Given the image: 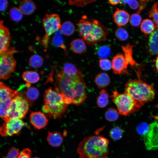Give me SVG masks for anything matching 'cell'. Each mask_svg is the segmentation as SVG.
<instances>
[{
    "label": "cell",
    "instance_id": "5",
    "mask_svg": "<svg viewBox=\"0 0 158 158\" xmlns=\"http://www.w3.org/2000/svg\"><path fill=\"white\" fill-rule=\"evenodd\" d=\"M128 80L125 85V92L143 104L153 100L155 95L153 86L147 83L139 78Z\"/></svg>",
    "mask_w": 158,
    "mask_h": 158
},
{
    "label": "cell",
    "instance_id": "28",
    "mask_svg": "<svg viewBox=\"0 0 158 158\" xmlns=\"http://www.w3.org/2000/svg\"><path fill=\"white\" fill-rule=\"evenodd\" d=\"M109 97L107 91L104 89L102 90L97 99V103L98 107L101 108L106 107L109 103Z\"/></svg>",
    "mask_w": 158,
    "mask_h": 158
},
{
    "label": "cell",
    "instance_id": "35",
    "mask_svg": "<svg viewBox=\"0 0 158 158\" xmlns=\"http://www.w3.org/2000/svg\"><path fill=\"white\" fill-rule=\"evenodd\" d=\"M123 131L119 127L115 126L110 130L109 135L111 139L116 140L120 139L123 136Z\"/></svg>",
    "mask_w": 158,
    "mask_h": 158
},
{
    "label": "cell",
    "instance_id": "24",
    "mask_svg": "<svg viewBox=\"0 0 158 158\" xmlns=\"http://www.w3.org/2000/svg\"><path fill=\"white\" fill-rule=\"evenodd\" d=\"M62 34L61 30H59L56 31L52 38V42L55 47H59L63 49L65 54L66 55H67V48L64 43Z\"/></svg>",
    "mask_w": 158,
    "mask_h": 158
},
{
    "label": "cell",
    "instance_id": "10",
    "mask_svg": "<svg viewBox=\"0 0 158 158\" xmlns=\"http://www.w3.org/2000/svg\"><path fill=\"white\" fill-rule=\"evenodd\" d=\"M146 149L149 150H158V122H152L149 125L148 129L143 135Z\"/></svg>",
    "mask_w": 158,
    "mask_h": 158
},
{
    "label": "cell",
    "instance_id": "41",
    "mask_svg": "<svg viewBox=\"0 0 158 158\" xmlns=\"http://www.w3.org/2000/svg\"><path fill=\"white\" fill-rule=\"evenodd\" d=\"M19 154L18 149L12 147L9 150L5 158H18Z\"/></svg>",
    "mask_w": 158,
    "mask_h": 158
},
{
    "label": "cell",
    "instance_id": "8",
    "mask_svg": "<svg viewBox=\"0 0 158 158\" xmlns=\"http://www.w3.org/2000/svg\"><path fill=\"white\" fill-rule=\"evenodd\" d=\"M30 102L28 99L20 95L14 98L12 101L9 112L3 119L5 122L13 118H24L28 111Z\"/></svg>",
    "mask_w": 158,
    "mask_h": 158
},
{
    "label": "cell",
    "instance_id": "18",
    "mask_svg": "<svg viewBox=\"0 0 158 158\" xmlns=\"http://www.w3.org/2000/svg\"><path fill=\"white\" fill-rule=\"evenodd\" d=\"M63 137L61 133L57 131H48L47 140L49 145L52 147L60 146L63 141Z\"/></svg>",
    "mask_w": 158,
    "mask_h": 158
},
{
    "label": "cell",
    "instance_id": "15",
    "mask_svg": "<svg viewBox=\"0 0 158 158\" xmlns=\"http://www.w3.org/2000/svg\"><path fill=\"white\" fill-rule=\"evenodd\" d=\"M19 92L14 90L3 83H0V103L9 99H13L20 95Z\"/></svg>",
    "mask_w": 158,
    "mask_h": 158
},
{
    "label": "cell",
    "instance_id": "23",
    "mask_svg": "<svg viewBox=\"0 0 158 158\" xmlns=\"http://www.w3.org/2000/svg\"><path fill=\"white\" fill-rule=\"evenodd\" d=\"M133 46L129 44L125 46H122L124 56L129 65L131 66H137L138 65V64L133 59V56L132 49Z\"/></svg>",
    "mask_w": 158,
    "mask_h": 158
},
{
    "label": "cell",
    "instance_id": "12",
    "mask_svg": "<svg viewBox=\"0 0 158 158\" xmlns=\"http://www.w3.org/2000/svg\"><path fill=\"white\" fill-rule=\"evenodd\" d=\"M111 62L113 72L114 73L130 75L127 70L128 63L123 54H119L114 56Z\"/></svg>",
    "mask_w": 158,
    "mask_h": 158
},
{
    "label": "cell",
    "instance_id": "6",
    "mask_svg": "<svg viewBox=\"0 0 158 158\" xmlns=\"http://www.w3.org/2000/svg\"><path fill=\"white\" fill-rule=\"evenodd\" d=\"M112 93L111 97L121 115L125 116L130 115L138 111L144 105L125 92L119 93L117 91L115 90L113 91Z\"/></svg>",
    "mask_w": 158,
    "mask_h": 158
},
{
    "label": "cell",
    "instance_id": "17",
    "mask_svg": "<svg viewBox=\"0 0 158 158\" xmlns=\"http://www.w3.org/2000/svg\"><path fill=\"white\" fill-rule=\"evenodd\" d=\"M148 48L149 52L152 55L158 54V28L150 34Z\"/></svg>",
    "mask_w": 158,
    "mask_h": 158
},
{
    "label": "cell",
    "instance_id": "46",
    "mask_svg": "<svg viewBox=\"0 0 158 158\" xmlns=\"http://www.w3.org/2000/svg\"><path fill=\"white\" fill-rule=\"evenodd\" d=\"M121 0H109V3L112 5H117L120 2Z\"/></svg>",
    "mask_w": 158,
    "mask_h": 158
},
{
    "label": "cell",
    "instance_id": "39",
    "mask_svg": "<svg viewBox=\"0 0 158 158\" xmlns=\"http://www.w3.org/2000/svg\"><path fill=\"white\" fill-rule=\"evenodd\" d=\"M99 65L103 70L107 71L112 68L111 62L107 59L101 58L99 61Z\"/></svg>",
    "mask_w": 158,
    "mask_h": 158
},
{
    "label": "cell",
    "instance_id": "45",
    "mask_svg": "<svg viewBox=\"0 0 158 158\" xmlns=\"http://www.w3.org/2000/svg\"><path fill=\"white\" fill-rule=\"evenodd\" d=\"M8 5V1L1 0L0 1V10L1 11H5Z\"/></svg>",
    "mask_w": 158,
    "mask_h": 158
},
{
    "label": "cell",
    "instance_id": "40",
    "mask_svg": "<svg viewBox=\"0 0 158 158\" xmlns=\"http://www.w3.org/2000/svg\"><path fill=\"white\" fill-rule=\"evenodd\" d=\"M96 1L95 0H70L69 3L71 5L83 7L87 4Z\"/></svg>",
    "mask_w": 158,
    "mask_h": 158
},
{
    "label": "cell",
    "instance_id": "38",
    "mask_svg": "<svg viewBox=\"0 0 158 158\" xmlns=\"http://www.w3.org/2000/svg\"><path fill=\"white\" fill-rule=\"evenodd\" d=\"M97 53L98 56L101 58L106 59L110 55L111 50L109 47L104 45L99 48Z\"/></svg>",
    "mask_w": 158,
    "mask_h": 158
},
{
    "label": "cell",
    "instance_id": "33",
    "mask_svg": "<svg viewBox=\"0 0 158 158\" xmlns=\"http://www.w3.org/2000/svg\"><path fill=\"white\" fill-rule=\"evenodd\" d=\"M23 13L19 8L13 7L11 8L9 12L10 18L13 21L18 22L21 20L22 18Z\"/></svg>",
    "mask_w": 158,
    "mask_h": 158
},
{
    "label": "cell",
    "instance_id": "48",
    "mask_svg": "<svg viewBox=\"0 0 158 158\" xmlns=\"http://www.w3.org/2000/svg\"><path fill=\"white\" fill-rule=\"evenodd\" d=\"M152 117L157 121H158V115L152 116Z\"/></svg>",
    "mask_w": 158,
    "mask_h": 158
},
{
    "label": "cell",
    "instance_id": "21",
    "mask_svg": "<svg viewBox=\"0 0 158 158\" xmlns=\"http://www.w3.org/2000/svg\"><path fill=\"white\" fill-rule=\"evenodd\" d=\"M86 46L83 39L77 38L73 40L70 43V47L72 51L76 54H80L85 50Z\"/></svg>",
    "mask_w": 158,
    "mask_h": 158
},
{
    "label": "cell",
    "instance_id": "2",
    "mask_svg": "<svg viewBox=\"0 0 158 158\" xmlns=\"http://www.w3.org/2000/svg\"><path fill=\"white\" fill-rule=\"evenodd\" d=\"M108 140L99 135L84 138L79 143L77 152L79 158H101L109 153Z\"/></svg>",
    "mask_w": 158,
    "mask_h": 158
},
{
    "label": "cell",
    "instance_id": "34",
    "mask_svg": "<svg viewBox=\"0 0 158 158\" xmlns=\"http://www.w3.org/2000/svg\"><path fill=\"white\" fill-rule=\"evenodd\" d=\"M149 15L152 19L156 27L158 28V1L152 6L149 12Z\"/></svg>",
    "mask_w": 158,
    "mask_h": 158
},
{
    "label": "cell",
    "instance_id": "36",
    "mask_svg": "<svg viewBox=\"0 0 158 158\" xmlns=\"http://www.w3.org/2000/svg\"><path fill=\"white\" fill-rule=\"evenodd\" d=\"M25 93L28 99L31 101L36 100L39 95V91L37 88L34 87L29 88Z\"/></svg>",
    "mask_w": 158,
    "mask_h": 158
},
{
    "label": "cell",
    "instance_id": "4",
    "mask_svg": "<svg viewBox=\"0 0 158 158\" xmlns=\"http://www.w3.org/2000/svg\"><path fill=\"white\" fill-rule=\"evenodd\" d=\"M44 101L42 110L49 118H59L65 115L68 104L65 103L61 94L53 90L51 87L45 91Z\"/></svg>",
    "mask_w": 158,
    "mask_h": 158
},
{
    "label": "cell",
    "instance_id": "29",
    "mask_svg": "<svg viewBox=\"0 0 158 158\" xmlns=\"http://www.w3.org/2000/svg\"><path fill=\"white\" fill-rule=\"evenodd\" d=\"M75 28L74 24L71 21L64 22L61 25V30L63 35L69 36L73 35L75 31Z\"/></svg>",
    "mask_w": 158,
    "mask_h": 158
},
{
    "label": "cell",
    "instance_id": "47",
    "mask_svg": "<svg viewBox=\"0 0 158 158\" xmlns=\"http://www.w3.org/2000/svg\"><path fill=\"white\" fill-rule=\"evenodd\" d=\"M154 66L157 71L158 72V54L154 60Z\"/></svg>",
    "mask_w": 158,
    "mask_h": 158
},
{
    "label": "cell",
    "instance_id": "20",
    "mask_svg": "<svg viewBox=\"0 0 158 158\" xmlns=\"http://www.w3.org/2000/svg\"><path fill=\"white\" fill-rule=\"evenodd\" d=\"M145 1L141 0L140 2L138 10L136 13L131 15L130 18V23L133 26L136 27L139 26L141 22L142 18L140 13L145 7L146 4Z\"/></svg>",
    "mask_w": 158,
    "mask_h": 158
},
{
    "label": "cell",
    "instance_id": "26",
    "mask_svg": "<svg viewBox=\"0 0 158 158\" xmlns=\"http://www.w3.org/2000/svg\"><path fill=\"white\" fill-rule=\"evenodd\" d=\"M66 75L69 76H74L82 74L81 71L73 64L65 63L63 65L62 70Z\"/></svg>",
    "mask_w": 158,
    "mask_h": 158
},
{
    "label": "cell",
    "instance_id": "11",
    "mask_svg": "<svg viewBox=\"0 0 158 158\" xmlns=\"http://www.w3.org/2000/svg\"><path fill=\"white\" fill-rule=\"evenodd\" d=\"M26 125L20 119L13 118L5 122L0 128V133L2 136H11L19 133Z\"/></svg>",
    "mask_w": 158,
    "mask_h": 158
},
{
    "label": "cell",
    "instance_id": "37",
    "mask_svg": "<svg viewBox=\"0 0 158 158\" xmlns=\"http://www.w3.org/2000/svg\"><path fill=\"white\" fill-rule=\"evenodd\" d=\"M115 35L116 38L120 41H125L128 37V32L125 29L119 27L115 31Z\"/></svg>",
    "mask_w": 158,
    "mask_h": 158
},
{
    "label": "cell",
    "instance_id": "1",
    "mask_svg": "<svg viewBox=\"0 0 158 158\" xmlns=\"http://www.w3.org/2000/svg\"><path fill=\"white\" fill-rule=\"evenodd\" d=\"M55 78L54 90L62 96L65 103L78 106L84 101L87 95L83 74L69 76L62 70L55 75Z\"/></svg>",
    "mask_w": 158,
    "mask_h": 158
},
{
    "label": "cell",
    "instance_id": "30",
    "mask_svg": "<svg viewBox=\"0 0 158 158\" xmlns=\"http://www.w3.org/2000/svg\"><path fill=\"white\" fill-rule=\"evenodd\" d=\"M13 99H9L0 103V116L3 119L8 114Z\"/></svg>",
    "mask_w": 158,
    "mask_h": 158
},
{
    "label": "cell",
    "instance_id": "16",
    "mask_svg": "<svg viewBox=\"0 0 158 158\" xmlns=\"http://www.w3.org/2000/svg\"><path fill=\"white\" fill-rule=\"evenodd\" d=\"M116 10L113 16L115 23L119 27L126 25L130 19L129 13L124 10L116 8Z\"/></svg>",
    "mask_w": 158,
    "mask_h": 158
},
{
    "label": "cell",
    "instance_id": "31",
    "mask_svg": "<svg viewBox=\"0 0 158 158\" xmlns=\"http://www.w3.org/2000/svg\"><path fill=\"white\" fill-rule=\"evenodd\" d=\"M43 61V59L42 57L37 54H34L30 57L29 64L32 68H38L42 66Z\"/></svg>",
    "mask_w": 158,
    "mask_h": 158
},
{
    "label": "cell",
    "instance_id": "27",
    "mask_svg": "<svg viewBox=\"0 0 158 158\" xmlns=\"http://www.w3.org/2000/svg\"><path fill=\"white\" fill-rule=\"evenodd\" d=\"M156 27L153 22L149 19L144 20L141 23L140 28L141 31L145 34H151Z\"/></svg>",
    "mask_w": 158,
    "mask_h": 158
},
{
    "label": "cell",
    "instance_id": "22",
    "mask_svg": "<svg viewBox=\"0 0 158 158\" xmlns=\"http://www.w3.org/2000/svg\"><path fill=\"white\" fill-rule=\"evenodd\" d=\"M95 82L99 88H103L109 85L110 82V79L107 73L101 72L96 75Z\"/></svg>",
    "mask_w": 158,
    "mask_h": 158
},
{
    "label": "cell",
    "instance_id": "3",
    "mask_svg": "<svg viewBox=\"0 0 158 158\" xmlns=\"http://www.w3.org/2000/svg\"><path fill=\"white\" fill-rule=\"evenodd\" d=\"M84 17L76 25L79 32L85 41L88 45L92 46L106 41L109 33L107 29L97 20Z\"/></svg>",
    "mask_w": 158,
    "mask_h": 158
},
{
    "label": "cell",
    "instance_id": "43",
    "mask_svg": "<svg viewBox=\"0 0 158 158\" xmlns=\"http://www.w3.org/2000/svg\"><path fill=\"white\" fill-rule=\"evenodd\" d=\"M149 125L145 123H142L139 124L137 127V130L140 134L143 135L147 132Z\"/></svg>",
    "mask_w": 158,
    "mask_h": 158
},
{
    "label": "cell",
    "instance_id": "32",
    "mask_svg": "<svg viewBox=\"0 0 158 158\" xmlns=\"http://www.w3.org/2000/svg\"><path fill=\"white\" fill-rule=\"evenodd\" d=\"M119 113L118 111L113 108H110L107 109L105 113V119L109 122H114L118 118Z\"/></svg>",
    "mask_w": 158,
    "mask_h": 158
},
{
    "label": "cell",
    "instance_id": "9",
    "mask_svg": "<svg viewBox=\"0 0 158 158\" xmlns=\"http://www.w3.org/2000/svg\"><path fill=\"white\" fill-rule=\"evenodd\" d=\"M45 34L42 41V44L48 47L50 36L61 29V25L59 15L56 14H47L42 19Z\"/></svg>",
    "mask_w": 158,
    "mask_h": 158
},
{
    "label": "cell",
    "instance_id": "42",
    "mask_svg": "<svg viewBox=\"0 0 158 158\" xmlns=\"http://www.w3.org/2000/svg\"><path fill=\"white\" fill-rule=\"evenodd\" d=\"M120 4H127L132 9H136L139 7L140 4L135 0H122L121 1Z\"/></svg>",
    "mask_w": 158,
    "mask_h": 158
},
{
    "label": "cell",
    "instance_id": "50",
    "mask_svg": "<svg viewBox=\"0 0 158 158\" xmlns=\"http://www.w3.org/2000/svg\"><path fill=\"white\" fill-rule=\"evenodd\" d=\"M101 158H108L107 157H102Z\"/></svg>",
    "mask_w": 158,
    "mask_h": 158
},
{
    "label": "cell",
    "instance_id": "51",
    "mask_svg": "<svg viewBox=\"0 0 158 158\" xmlns=\"http://www.w3.org/2000/svg\"><path fill=\"white\" fill-rule=\"evenodd\" d=\"M33 158H39V157H34Z\"/></svg>",
    "mask_w": 158,
    "mask_h": 158
},
{
    "label": "cell",
    "instance_id": "44",
    "mask_svg": "<svg viewBox=\"0 0 158 158\" xmlns=\"http://www.w3.org/2000/svg\"><path fill=\"white\" fill-rule=\"evenodd\" d=\"M32 152L28 148L24 149L19 154L18 158H31Z\"/></svg>",
    "mask_w": 158,
    "mask_h": 158
},
{
    "label": "cell",
    "instance_id": "7",
    "mask_svg": "<svg viewBox=\"0 0 158 158\" xmlns=\"http://www.w3.org/2000/svg\"><path fill=\"white\" fill-rule=\"evenodd\" d=\"M14 47H10L7 51L0 54V78L7 80L15 71L16 61L13 54L18 52Z\"/></svg>",
    "mask_w": 158,
    "mask_h": 158
},
{
    "label": "cell",
    "instance_id": "13",
    "mask_svg": "<svg viewBox=\"0 0 158 158\" xmlns=\"http://www.w3.org/2000/svg\"><path fill=\"white\" fill-rule=\"evenodd\" d=\"M3 22V20L0 21V54L7 51L10 48L9 30L4 25Z\"/></svg>",
    "mask_w": 158,
    "mask_h": 158
},
{
    "label": "cell",
    "instance_id": "19",
    "mask_svg": "<svg viewBox=\"0 0 158 158\" xmlns=\"http://www.w3.org/2000/svg\"><path fill=\"white\" fill-rule=\"evenodd\" d=\"M18 8L23 14L29 15L35 11L36 9V6L32 0H24L20 3Z\"/></svg>",
    "mask_w": 158,
    "mask_h": 158
},
{
    "label": "cell",
    "instance_id": "25",
    "mask_svg": "<svg viewBox=\"0 0 158 158\" xmlns=\"http://www.w3.org/2000/svg\"><path fill=\"white\" fill-rule=\"evenodd\" d=\"M23 80L27 83H35L40 79L39 74L36 72L27 70L23 72L22 75Z\"/></svg>",
    "mask_w": 158,
    "mask_h": 158
},
{
    "label": "cell",
    "instance_id": "14",
    "mask_svg": "<svg viewBox=\"0 0 158 158\" xmlns=\"http://www.w3.org/2000/svg\"><path fill=\"white\" fill-rule=\"evenodd\" d=\"M30 120L31 123L37 129L44 128L48 122L45 114L40 111L32 112L30 115Z\"/></svg>",
    "mask_w": 158,
    "mask_h": 158
},
{
    "label": "cell",
    "instance_id": "49",
    "mask_svg": "<svg viewBox=\"0 0 158 158\" xmlns=\"http://www.w3.org/2000/svg\"><path fill=\"white\" fill-rule=\"evenodd\" d=\"M155 107L158 109V103L155 105Z\"/></svg>",
    "mask_w": 158,
    "mask_h": 158
}]
</instances>
